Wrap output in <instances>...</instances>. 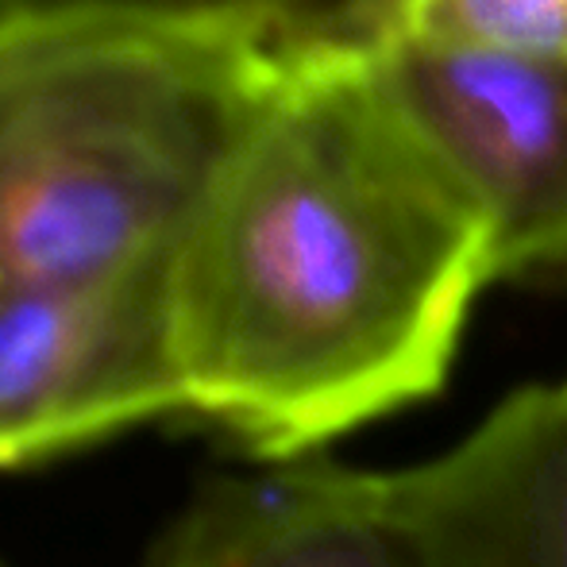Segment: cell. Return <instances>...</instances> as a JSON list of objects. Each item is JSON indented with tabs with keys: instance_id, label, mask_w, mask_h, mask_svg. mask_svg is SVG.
<instances>
[{
	"instance_id": "6da1fadb",
	"label": "cell",
	"mask_w": 567,
	"mask_h": 567,
	"mask_svg": "<svg viewBox=\"0 0 567 567\" xmlns=\"http://www.w3.org/2000/svg\"><path fill=\"white\" fill-rule=\"evenodd\" d=\"M491 236L363 39L293 35L171 251L182 413L298 460L444 390Z\"/></svg>"
},
{
	"instance_id": "7a4b0ae2",
	"label": "cell",
	"mask_w": 567,
	"mask_h": 567,
	"mask_svg": "<svg viewBox=\"0 0 567 567\" xmlns=\"http://www.w3.org/2000/svg\"><path fill=\"white\" fill-rule=\"evenodd\" d=\"M290 39L182 0L0 16V306L171 259Z\"/></svg>"
},
{
	"instance_id": "3957f363",
	"label": "cell",
	"mask_w": 567,
	"mask_h": 567,
	"mask_svg": "<svg viewBox=\"0 0 567 567\" xmlns=\"http://www.w3.org/2000/svg\"><path fill=\"white\" fill-rule=\"evenodd\" d=\"M355 39L483 217L494 282L567 270V59Z\"/></svg>"
},
{
	"instance_id": "277c9868",
	"label": "cell",
	"mask_w": 567,
	"mask_h": 567,
	"mask_svg": "<svg viewBox=\"0 0 567 567\" xmlns=\"http://www.w3.org/2000/svg\"><path fill=\"white\" fill-rule=\"evenodd\" d=\"M171 259L0 306V467L182 413Z\"/></svg>"
},
{
	"instance_id": "5b68a950",
	"label": "cell",
	"mask_w": 567,
	"mask_h": 567,
	"mask_svg": "<svg viewBox=\"0 0 567 567\" xmlns=\"http://www.w3.org/2000/svg\"><path fill=\"white\" fill-rule=\"evenodd\" d=\"M386 498L425 567H567V382L514 390Z\"/></svg>"
},
{
	"instance_id": "8992f818",
	"label": "cell",
	"mask_w": 567,
	"mask_h": 567,
	"mask_svg": "<svg viewBox=\"0 0 567 567\" xmlns=\"http://www.w3.org/2000/svg\"><path fill=\"white\" fill-rule=\"evenodd\" d=\"M143 567H425L386 475L267 471L205 486Z\"/></svg>"
},
{
	"instance_id": "52a82bcc",
	"label": "cell",
	"mask_w": 567,
	"mask_h": 567,
	"mask_svg": "<svg viewBox=\"0 0 567 567\" xmlns=\"http://www.w3.org/2000/svg\"><path fill=\"white\" fill-rule=\"evenodd\" d=\"M359 35L567 59V0H390Z\"/></svg>"
},
{
	"instance_id": "ba28073f",
	"label": "cell",
	"mask_w": 567,
	"mask_h": 567,
	"mask_svg": "<svg viewBox=\"0 0 567 567\" xmlns=\"http://www.w3.org/2000/svg\"><path fill=\"white\" fill-rule=\"evenodd\" d=\"M182 4L255 16L282 28L286 35H359L390 0H182Z\"/></svg>"
},
{
	"instance_id": "9c48e42d",
	"label": "cell",
	"mask_w": 567,
	"mask_h": 567,
	"mask_svg": "<svg viewBox=\"0 0 567 567\" xmlns=\"http://www.w3.org/2000/svg\"><path fill=\"white\" fill-rule=\"evenodd\" d=\"M20 4H28V0H0V16L12 12V8H20Z\"/></svg>"
}]
</instances>
